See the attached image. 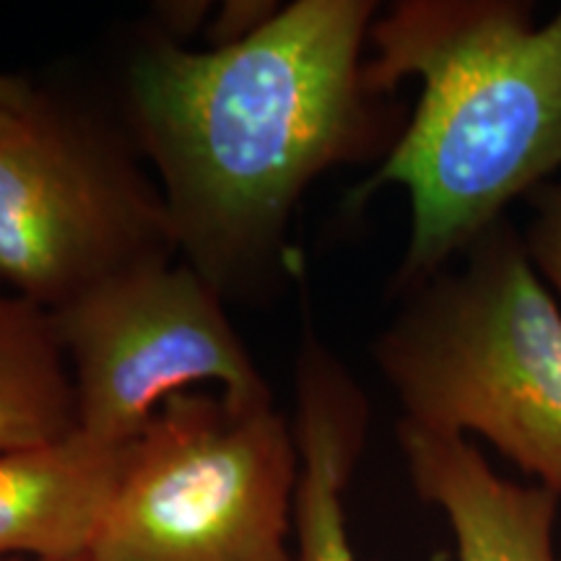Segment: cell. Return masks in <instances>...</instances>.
<instances>
[{
    "mask_svg": "<svg viewBox=\"0 0 561 561\" xmlns=\"http://www.w3.org/2000/svg\"><path fill=\"white\" fill-rule=\"evenodd\" d=\"M377 9L297 0L231 45L187 50L157 34L133 53V140L159 174L180 261L221 299L280 271L294 208L322 172L396 144L364 81Z\"/></svg>",
    "mask_w": 561,
    "mask_h": 561,
    "instance_id": "1",
    "label": "cell"
},
{
    "mask_svg": "<svg viewBox=\"0 0 561 561\" xmlns=\"http://www.w3.org/2000/svg\"><path fill=\"white\" fill-rule=\"evenodd\" d=\"M364 81L390 96L421 81L411 121L351 203L388 185L411 198L409 248L392 289L450 265L561 170V9L523 0H401L377 13Z\"/></svg>",
    "mask_w": 561,
    "mask_h": 561,
    "instance_id": "2",
    "label": "cell"
},
{
    "mask_svg": "<svg viewBox=\"0 0 561 561\" xmlns=\"http://www.w3.org/2000/svg\"><path fill=\"white\" fill-rule=\"evenodd\" d=\"M377 369L403 421L479 434L561 500V310L507 219L403 291Z\"/></svg>",
    "mask_w": 561,
    "mask_h": 561,
    "instance_id": "3",
    "label": "cell"
},
{
    "mask_svg": "<svg viewBox=\"0 0 561 561\" xmlns=\"http://www.w3.org/2000/svg\"><path fill=\"white\" fill-rule=\"evenodd\" d=\"M299 447L268 409L178 392L128 445L89 561H297Z\"/></svg>",
    "mask_w": 561,
    "mask_h": 561,
    "instance_id": "4",
    "label": "cell"
},
{
    "mask_svg": "<svg viewBox=\"0 0 561 561\" xmlns=\"http://www.w3.org/2000/svg\"><path fill=\"white\" fill-rule=\"evenodd\" d=\"M174 257L170 210L121 130L45 96L24 130L0 140V278L16 297L55 312Z\"/></svg>",
    "mask_w": 561,
    "mask_h": 561,
    "instance_id": "5",
    "label": "cell"
},
{
    "mask_svg": "<svg viewBox=\"0 0 561 561\" xmlns=\"http://www.w3.org/2000/svg\"><path fill=\"white\" fill-rule=\"evenodd\" d=\"M53 314L73 375L79 432L130 445L167 398L221 385L229 409H268L273 396L221 294L180 257L102 280Z\"/></svg>",
    "mask_w": 561,
    "mask_h": 561,
    "instance_id": "6",
    "label": "cell"
},
{
    "mask_svg": "<svg viewBox=\"0 0 561 561\" xmlns=\"http://www.w3.org/2000/svg\"><path fill=\"white\" fill-rule=\"evenodd\" d=\"M398 442L416 494L450 520L458 561H557L559 496L553 491L496 476L462 434L432 432L401 419Z\"/></svg>",
    "mask_w": 561,
    "mask_h": 561,
    "instance_id": "7",
    "label": "cell"
},
{
    "mask_svg": "<svg viewBox=\"0 0 561 561\" xmlns=\"http://www.w3.org/2000/svg\"><path fill=\"white\" fill-rule=\"evenodd\" d=\"M128 445L76 432L0 455V557H87L121 481Z\"/></svg>",
    "mask_w": 561,
    "mask_h": 561,
    "instance_id": "8",
    "label": "cell"
},
{
    "mask_svg": "<svg viewBox=\"0 0 561 561\" xmlns=\"http://www.w3.org/2000/svg\"><path fill=\"white\" fill-rule=\"evenodd\" d=\"M369 403L322 343L307 333L297 362L299 481L294 496L297 561H359L351 546L343 491L364 447Z\"/></svg>",
    "mask_w": 561,
    "mask_h": 561,
    "instance_id": "9",
    "label": "cell"
},
{
    "mask_svg": "<svg viewBox=\"0 0 561 561\" xmlns=\"http://www.w3.org/2000/svg\"><path fill=\"white\" fill-rule=\"evenodd\" d=\"M79 432V409L53 314L0 294V455L34 450Z\"/></svg>",
    "mask_w": 561,
    "mask_h": 561,
    "instance_id": "10",
    "label": "cell"
},
{
    "mask_svg": "<svg viewBox=\"0 0 561 561\" xmlns=\"http://www.w3.org/2000/svg\"><path fill=\"white\" fill-rule=\"evenodd\" d=\"M530 221L523 231L525 248L538 276L561 297V180H551L528 195Z\"/></svg>",
    "mask_w": 561,
    "mask_h": 561,
    "instance_id": "11",
    "label": "cell"
},
{
    "mask_svg": "<svg viewBox=\"0 0 561 561\" xmlns=\"http://www.w3.org/2000/svg\"><path fill=\"white\" fill-rule=\"evenodd\" d=\"M42 100L45 94H39L26 81L0 73V140L13 138L24 130Z\"/></svg>",
    "mask_w": 561,
    "mask_h": 561,
    "instance_id": "12",
    "label": "cell"
},
{
    "mask_svg": "<svg viewBox=\"0 0 561 561\" xmlns=\"http://www.w3.org/2000/svg\"><path fill=\"white\" fill-rule=\"evenodd\" d=\"M0 561H89L87 557H73V559H26V557H0Z\"/></svg>",
    "mask_w": 561,
    "mask_h": 561,
    "instance_id": "13",
    "label": "cell"
}]
</instances>
